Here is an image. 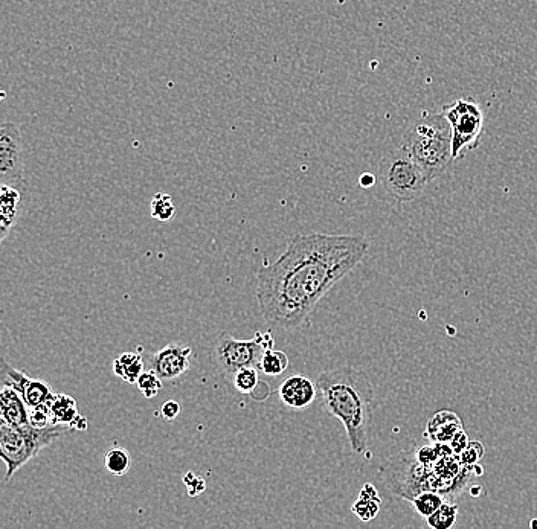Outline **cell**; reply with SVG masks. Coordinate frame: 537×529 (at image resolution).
<instances>
[{
    "instance_id": "obj_1",
    "label": "cell",
    "mask_w": 537,
    "mask_h": 529,
    "mask_svg": "<svg viewBox=\"0 0 537 529\" xmlns=\"http://www.w3.org/2000/svg\"><path fill=\"white\" fill-rule=\"evenodd\" d=\"M370 241L359 235L296 234L286 252L257 272L261 316L272 327L300 328L318 302L359 266Z\"/></svg>"
},
{
    "instance_id": "obj_2",
    "label": "cell",
    "mask_w": 537,
    "mask_h": 529,
    "mask_svg": "<svg viewBox=\"0 0 537 529\" xmlns=\"http://www.w3.org/2000/svg\"><path fill=\"white\" fill-rule=\"evenodd\" d=\"M324 408L347 432L351 450L367 452L374 417V386L367 372L353 366L330 369L316 380Z\"/></svg>"
},
{
    "instance_id": "obj_3",
    "label": "cell",
    "mask_w": 537,
    "mask_h": 529,
    "mask_svg": "<svg viewBox=\"0 0 537 529\" xmlns=\"http://www.w3.org/2000/svg\"><path fill=\"white\" fill-rule=\"evenodd\" d=\"M412 161L422 168L431 180L440 177L452 164V130L443 113L420 119L403 144Z\"/></svg>"
},
{
    "instance_id": "obj_4",
    "label": "cell",
    "mask_w": 537,
    "mask_h": 529,
    "mask_svg": "<svg viewBox=\"0 0 537 529\" xmlns=\"http://www.w3.org/2000/svg\"><path fill=\"white\" fill-rule=\"evenodd\" d=\"M71 430L68 426H51L48 429L34 427H11L0 423V456L7 465L5 481H10L17 470L40 455L45 447L51 446L63 433Z\"/></svg>"
},
{
    "instance_id": "obj_5",
    "label": "cell",
    "mask_w": 537,
    "mask_h": 529,
    "mask_svg": "<svg viewBox=\"0 0 537 529\" xmlns=\"http://www.w3.org/2000/svg\"><path fill=\"white\" fill-rule=\"evenodd\" d=\"M275 340L271 331L255 333L252 339L240 340L222 333L213 347V359L220 374L231 382L238 371L258 368L266 351L274 350Z\"/></svg>"
},
{
    "instance_id": "obj_6",
    "label": "cell",
    "mask_w": 537,
    "mask_h": 529,
    "mask_svg": "<svg viewBox=\"0 0 537 529\" xmlns=\"http://www.w3.org/2000/svg\"><path fill=\"white\" fill-rule=\"evenodd\" d=\"M379 170L386 190L402 202H411L422 196L429 182L422 168L412 161L403 147L386 156L380 162Z\"/></svg>"
},
{
    "instance_id": "obj_7",
    "label": "cell",
    "mask_w": 537,
    "mask_h": 529,
    "mask_svg": "<svg viewBox=\"0 0 537 529\" xmlns=\"http://www.w3.org/2000/svg\"><path fill=\"white\" fill-rule=\"evenodd\" d=\"M444 118L452 130V158L460 159L467 150L478 145L484 129V113L473 100L454 101L443 107Z\"/></svg>"
},
{
    "instance_id": "obj_8",
    "label": "cell",
    "mask_w": 537,
    "mask_h": 529,
    "mask_svg": "<svg viewBox=\"0 0 537 529\" xmlns=\"http://www.w3.org/2000/svg\"><path fill=\"white\" fill-rule=\"evenodd\" d=\"M23 141L14 122L5 121L0 127V183L25 190Z\"/></svg>"
},
{
    "instance_id": "obj_9",
    "label": "cell",
    "mask_w": 537,
    "mask_h": 529,
    "mask_svg": "<svg viewBox=\"0 0 537 529\" xmlns=\"http://www.w3.org/2000/svg\"><path fill=\"white\" fill-rule=\"evenodd\" d=\"M2 386L13 388L19 392L29 409L39 408L54 398V391L43 380H34L25 372L14 368L8 362H2Z\"/></svg>"
},
{
    "instance_id": "obj_10",
    "label": "cell",
    "mask_w": 537,
    "mask_h": 529,
    "mask_svg": "<svg viewBox=\"0 0 537 529\" xmlns=\"http://www.w3.org/2000/svg\"><path fill=\"white\" fill-rule=\"evenodd\" d=\"M193 348L182 344H168L153 356L152 369L164 382L179 379L190 371Z\"/></svg>"
},
{
    "instance_id": "obj_11",
    "label": "cell",
    "mask_w": 537,
    "mask_h": 529,
    "mask_svg": "<svg viewBox=\"0 0 537 529\" xmlns=\"http://www.w3.org/2000/svg\"><path fill=\"white\" fill-rule=\"evenodd\" d=\"M278 395L284 406L301 411L315 403L318 397V386L309 377L290 376L281 383Z\"/></svg>"
},
{
    "instance_id": "obj_12",
    "label": "cell",
    "mask_w": 537,
    "mask_h": 529,
    "mask_svg": "<svg viewBox=\"0 0 537 529\" xmlns=\"http://www.w3.org/2000/svg\"><path fill=\"white\" fill-rule=\"evenodd\" d=\"M463 421L451 411H440L429 420L425 437L434 444H451L458 433L463 432Z\"/></svg>"
},
{
    "instance_id": "obj_13",
    "label": "cell",
    "mask_w": 537,
    "mask_h": 529,
    "mask_svg": "<svg viewBox=\"0 0 537 529\" xmlns=\"http://www.w3.org/2000/svg\"><path fill=\"white\" fill-rule=\"evenodd\" d=\"M0 414L2 423L11 427L29 426V408L19 392L13 388L2 386L0 389Z\"/></svg>"
},
{
    "instance_id": "obj_14",
    "label": "cell",
    "mask_w": 537,
    "mask_h": 529,
    "mask_svg": "<svg viewBox=\"0 0 537 529\" xmlns=\"http://www.w3.org/2000/svg\"><path fill=\"white\" fill-rule=\"evenodd\" d=\"M22 194L13 186H0V240H7L20 214Z\"/></svg>"
},
{
    "instance_id": "obj_15",
    "label": "cell",
    "mask_w": 537,
    "mask_h": 529,
    "mask_svg": "<svg viewBox=\"0 0 537 529\" xmlns=\"http://www.w3.org/2000/svg\"><path fill=\"white\" fill-rule=\"evenodd\" d=\"M380 508H382V501H380L379 491L373 484H365L351 507V511L362 522H371L379 516Z\"/></svg>"
},
{
    "instance_id": "obj_16",
    "label": "cell",
    "mask_w": 537,
    "mask_h": 529,
    "mask_svg": "<svg viewBox=\"0 0 537 529\" xmlns=\"http://www.w3.org/2000/svg\"><path fill=\"white\" fill-rule=\"evenodd\" d=\"M144 372V360L138 353H123L113 362V374L130 385H136Z\"/></svg>"
},
{
    "instance_id": "obj_17",
    "label": "cell",
    "mask_w": 537,
    "mask_h": 529,
    "mask_svg": "<svg viewBox=\"0 0 537 529\" xmlns=\"http://www.w3.org/2000/svg\"><path fill=\"white\" fill-rule=\"evenodd\" d=\"M51 417L54 426H68L72 429V424L80 417L77 400L68 394H55L51 401Z\"/></svg>"
},
{
    "instance_id": "obj_18",
    "label": "cell",
    "mask_w": 537,
    "mask_h": 529,
    "mask_svg": "<svg viewBox=\"0 0 537 529\" xmlns=\"http://www.w3.org/2000/svg\"><path fill=\"white\" fill-rule=\"evenodd\" d=\"M458 511H460V507L455 502H444L440 510L435 511L431 517L426 519L429 529H454L457 525Z\"/></svg>"
},
{
    "instance_id": "obj_19",
    "label": "cell",
    "mask_w": 537,
    "mask_h": 529,
    "mask_svg": "<svg viewBox=\"0 0 537 529\" xmlns=\"http://www.w3.org/2000/svg\"><path fill=\"white\" fill-rule=\"evenodd\" d=\"M104 464H106L107 472L110 475L124 476L129 473L130 467H132V458L123 447H113V449L107 450Z\"/></svg>"
},
{
    "instance_id": "obj_20",
    "label": "cell",
    "mask_w": 537,
    "mask_h": 529,
    "mask_svg": "<svg viewBox=\"0 0 537 529\" xmlns=\"http://www.w3.org/2000/svg\"><path fill=\"white\" fill-rule=\"evenodd\" d=\"M289 365L290 362L287 354L284 351H278L274 348V350L266 351L258 369L264 372L266 376L277 377L281 376L283 372H286Z\"/></svg>"
},
{
    "instance_id": "obj_21",
    "label": "cell",
    "mask_w": 537,
    "mask_h": 529,
    "mask_svg": "<svg viewBox=\"0 0 537 529\" xmlns=\"http://www.w3.org/2000/svg\"><path fill=\"white\" fill-rule=\"evenodd\" d=\"M446 502V497L441 496L440 493H435V491H423V493L417 494V496L412 499L411 504L414 505L415 511L420 514V516L431 517L435 511L440 510L441 505Z\"/></svg>"
},
{
    "instance_id": "obj_22",
    "label": "cell",
    "mask_w": 537,
    "mask_h": 529,
    "mask_svg": "<svg viewBox=\"0 0 537 529\" xmlns=\"http://www.w3.org/2000/svg\"><path fill=\"white\" fill-rule=\"evenodd\" d=\"M152 217L162 223L171 222L176 217V206L168 194H155L152 199Z\"/></svg>"
},
{
    "instance_id": "obj_23",
    "label": "cell",
    "mask_w": 537,
    "mask_h": 529,
    "mask_svg": "<svg viewBox=\"0 0 537 529\" xmlns=\"http://www.w3.org/2000/svg\"><path fill=\"white\" fill-rule=\"evenodd\" d=\"M258 371H260L258 368L242 369V371H238L232 377L231 383L238 392L252 394L257 389L258 383H260V380H258Z\"/></svg>"
},
{
    "instance_id": "obj_24",
    "label": "cell",
    "mask_w": 537,
    "mask_h": 529,
    "mask_svg": "<svg viewBox=\"0 0 537 529\" xmlns=\"http://www.w3.org/2000/svg\"><path fill=\"white\" fill-rule=\"evenodd\" d=\"M136 386H138L139 391H141V394L144 395L147 400H152V398L158 397V395L161 394L162 388H164L162 380L159 379L158 374H156L153 369L145 371L144 374H142L141 379L136 383Z\"/></svg>"
},
{
    "instance_id": "obj_25",
    "label": "cell",
    "mask_w": 537,
    "mask_h": 529,
    "mask_svg": "<svg viewBox=\"0 0 537 529\" xmlns=\"http://www.w3.org/2000/svg\"><path fill=\"white\" fill-rule=\"evenodd\" d=\"M51 401L39 406V408L29 409V426L34 427V429H48V427L54 426L51 417Z\"/></svg>"
},
{
    "instance_id": "obj_26",
    "label": "cell",
    "mask_w": 537,
    "mask_h": 529,
    "mask_svg": "<svg viewBox=\"0 0 537 529\" xmlns=\"http://www.w3.org/2000/svg\"><path fill=\"white\" fill-rule=\"evenodd\" d=\"M458 456H460L461 464L466 465V467H475L484 456V446L478 441H470L467 449Z\"/></svg>"
},
{
    "instance_id": "obj_27",
    "label": "cell",
    "mask_w": 537,
    "mask_h": 529,
    "mask_svg": "<svg viewBox=\"0 0 537 529\" xmlns=\"http://www.w3.org/2000/svg\"><path fill=\"white\" fill-rule=\"evenodd\" d=\"M185 485L188 487V493L190 496H199L206 488L205 479L199 478V476L193 475V473H187L184 476Z\"/></svg>"
},
{
    "instance_id": "obj_28",
    "label": "cell",
    "mask_w": 537,
    "mask_h": 529,
    "mask_svg": "<svg viewBox=\"0 0 537 529\" xmlns=\"http://www.w3.org/2000/svg\"><path fill=\"white\" fill-rule=\"evenodd\" d=\"M181 414V404L176 400L165 401L164 406L161 409V417L165 421H174Z\"/></svg>"
},
{
    "instance_id": "obj_29",
    "label": "cell",
    "mask_w": 537,
    "mask_h": 529,
    "mask_svg": "<svg viewBox=\"0 0 537 529\" xmlns=\"http://www.w3.org/2000/svg\"><path fill=\"white\" fill-rule=\"evenodd\" d=\"M469 444V437H467V433L463 430V432L458 433L457 437H455L454 440L451 441L449 447H451L452 452H454L455 455H461V453H463L464 450L467 449V446H469Z\"/></svg>"
},
{
    "instance_id": "obj_30",
    "label": "cell",
    "mask_w": 537,
    "mask_h": 529,
    "mask_svg": "<svg viewBox=\"0 0 537 529\" xmlns=\"http://www.w3.org/2000/svg\"><path fill=\"white\" fill-rule=\"evenodd\" d=\"M359 183H361L362 188H371L376 183V176L371 173H364L359 179Z\"/></svg>"
},
{
    "instance_id": "obj_31",
    "label": "cell",
    "mask_w": 537,
    "mask_h": 529,
    "mask_svg": "<svg viewBox=\"0 0 537 529\" xmlns=\"http://www.w3.org/2000/svg\"><path fill=\"white\" fill-rule=\"evenodd\" d=\"M72 429L77 430H87V420L83 417V415H80V417L75 420V423L72 424Z\"/></svg>"
}]
</instances>
